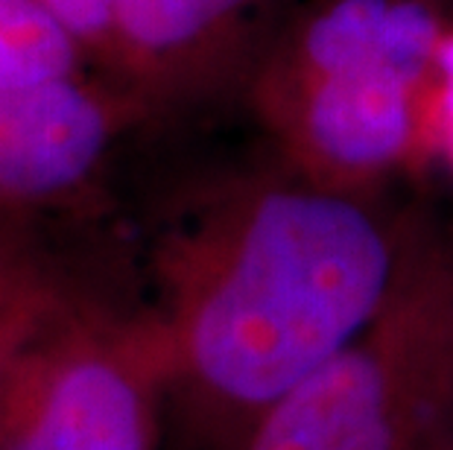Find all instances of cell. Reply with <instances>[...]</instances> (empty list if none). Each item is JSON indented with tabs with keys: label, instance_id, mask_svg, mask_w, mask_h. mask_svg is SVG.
Returning <instances> with one entry per match:
<instances>
[{
	"label": "cell",
	"instance_id": "obj_7",
	"mask_svg": "<svg viewBox=\"0 0 453 450\" xmlns=\"http://www.w3.org/2000/svg\"><path fill=\"white\" fill-rule=\"evenodd\" d=\"M35 225L0 214V383L38 333L88 290L67 275Z\"/></svg>",
	"mask_w": 453,
	"mask_h": 450
},
{
	"label": "cell",
	"instance_id": "obj_3",
	"mask_svg": "<svg viewBox=\"0 0 453 450\" xmlns=\"http://www.w3.org/2000/svg\"><path fill=\"white\" fill-rule=\"evenodd\" d=\"M453 413V243L418 232L383 310L237 450H441Z\"/></svg>",
	"mask_w": 453,
	"mask_h": 450
},
{
	"label": "cell",
	"instance_id": "obj_8",
	"mask_svg": "<svg viewBox=\"0 0 453 450\" xmlns=\"http://www.w3.org/2000/svg\"><path fill=\"white\" fill-rule=\"evenodd\" d=\"M94 71L82 44L35 0H0V88Z\"/></svg>",
	"mask_w": 453,
	"mask_h": 450
},
{
	"label": "cell",
	"instance_id": "obj_2",
	"mask_svg": "<svg viewBox=\"0 0 453 450\" xmlns=\"http://www.w3.org/2000/svg\"><path fill=\"white\" fill-rule=\"evenodd\" d=\"M243 91L278 164L313 185L378 199L453 173V0H311Z\"/></svg>",
	"mask_w": 453,
	"mask_h": 450
},
{
	"label": "cell",
	"instance_id": "obj_6",
	"mask_svg": "<svg viewBox=\"0 0 453 450\" xmlns=\"http://www.w3.org/2000/svg\"><path fill=\"white\" fill-rule=\"evenodd\" d=\"M269 0H111L118 82L158 114L246 88Z\"/></svg>",
	"mask_w": 453,
	"mask_h": 450
},
{
	"label": "cell",
	"instance_id": "obj_5",
	"mask_svg": "<svg viewBox=\"0 0 453 450\" xmlns=\"http://www.w3.org/2000/svg\"><path fill=\"white\" fill-rule=\"evenodd\" d=\"M152 105L100 71L0 88V214L38 223L100 194L118 143Z\"/></svg>",
	"mask_w": 453,
	"mask_h": 450
},
{
	"label": "cell",
	"instance_id": "obj_4",
	"mask_svg": "<svg viewBox=\"0 0 453 450\" xmlns=\"http://www.w3.org/2000/svg\"><path fill=\"white\" fill-rule=\"evenodd\" d=\"M167 416L156 316L85 290L0 383V450H158Z\"/></svg>",
	"mask_w": 453,
	"mask_h": 450
},
{
	"label": "cell",
	"instance_id": "obj_1",
	"mask_svg": "<svg viewBox=\"0 0 453 450\" xmlns=\"http://www.w3.org/2000/svg\"><path fill=\"white\" fill-rule=\"evenodd\" d=\"M418 228L380 199L255 170L196 190L150 252L170 413L205 450L255 421L383 310Z\"/></svg>",
	"mask_w": 453,
	"mask_h": 450
},
{
	"label": "cell",
	"instance_id": "obj_10",
	"mask_svg": "<svg viewBox=\"0 0 453 450\" xmlns=\"http://www.w3.org/2000/svg\"><path fill=\"white\" fill-rule=\"evenodd\" d=\"M441 450H453V413L448 421V433H445V445H441Z\"/></svg>",
	"mask_w": 453,
	"mask_h": 450
},
{
	"label": "cell",
	"instance_id": "obj_9",
	"mask_svg": "<svg viewBox=\"0 0 453 450\" xmlns=\"http://www.w3.org/2000/svg\"><path fill=\"white\" fill-rule=\"evenodd\" d=\"M35 4L44 6L82 44L94 71L118 82V42H114L111 0H35Z\"/></svg>",
	"mask_w": 453,
	"mask_h": 450
}]
</instances>
